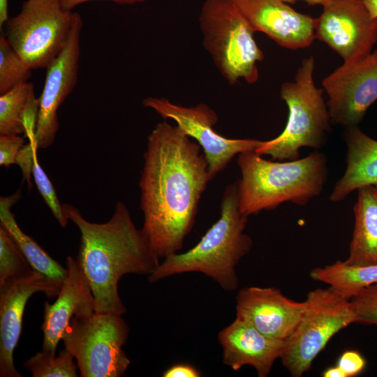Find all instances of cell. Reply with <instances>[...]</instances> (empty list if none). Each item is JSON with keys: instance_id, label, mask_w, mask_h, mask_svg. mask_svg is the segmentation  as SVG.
<instances>
[{"instance_id": "1", "label": "cell", "mask_w": 377, "mask_h": 377, "mask_svg": "<svg viewBox=\"0 0 377 377\" xmlns=\"http://www.w3.org/2000/svg\"><path fill=\"white\" fill-rule=\"evenodd\" d=\"M201 147L164 120L147 137L139 182L143 232L159 260L177 253L193 228L211 181Z\"/></svg>"}, {"instance_id": "35", "label": "cell", "mask_w": 377, "mask_h": 377, "mask_svg": "<svg viewBox=\"0 0 377 377\" xmlns=\"http://www.w3.org/2000/svg\"><path fill=\"white\" fill-rule=\"evenodd\" d=\"M322 376L324 377H345L343 371L337 365L325 369Z\"/></svg>"}, {"instance_id": "15", "label": "cell", "mask_w": 377, "mask_h": 377, "mask_svg": "<svg viewBox=\"0 0 377 377\" xmlns=\"http://www.w3.org/2000/svg\"><path fill=\"white\" fill-rule=\"evenodd\" d=\"M304 308V301L292 300L273 287H246L236 296V318L280 340H287L291 336Z\"/></svg>"}, {"instance_id": "38", "label": "cell", "mask_w": 377, "mask_h": 377, "mask_svg": "<svg viewBox=\"0 0 377 377\" xmlns=\"http://www.w3.org/2000/svg\"><path fill=\"white\" fill-rule=\"evenodd\" d=\"M377 188V186H376Z\"/></svg>"}, {"instance_id": "8", "label": "cell", "mask_w": 377, "mask_h": 377, "mask_svg": "<svg viewBox=\"0 0 377 377\" xmlns=\"http://www.w3.org/2000/svg\"><path fill=\"white\" fill-rule=\"evenodd\" d=\"M305 308L291 336L286 340L282 364L294 377L309 371L317 355L338 332L355 323L350 298L329 286L308 293Z\"/></svg>"}, {"instance_id": "20", "label": "cell", "mask_w": 377, "mask_h": 377, "mask_svg": "<svg viewBox=\"0 0 377 377\" xmlns=\"http://www.w3.org/2000/svg\"><path fill=\"white\" fill-rule=\"evenodd\" d=\"M355 224L349 253L343 262L348 265L377 264V188L367 186L357 190L353 207Z\"/></svg>"}, {"instance_id": "28", "label": "cell", "mask_w": 377, "mask_h": 377, "mask_svg": "<svg viewBox=\"0 0 377 377\" xmlns=\"http://www.w3.org/2000/svg\"><path fill=\"white\" fill-rule=\"evenodd\" d=\"M350 301L355 323L377 325V283L361 289Z\"/></svg>"}, {"instance_id": "29", "label": "cell", "mask_w": 377, "mask_h": 377, "mask_svg": "<svg viewBox=\"0 0 377 377\" xmlns=\"http://www.w3.org/2000/svg\"><path fill=\"white\" fill-rule=\"evenodd\" d=\"M24 140L20 135H0V165L9 168L16 163V158Z\"/></svg>"}, {"instance_id": "31", "label": "cell", "mask_w": 377, "mask_h": 377, "mask_svg": "<svg viewBox=\"0 0 377 377\" xmlns=\"http://www.w3.org/2000/svg\"><path fill=\"white\" fill-rule=\"evenodd\" d=\"M38 149L35 140H29L28 144L22 147L16 158V163L21 168L24 179L29 188L32 186L31 175L32 174L34 155Z\"/></svg>"}, {"instance_id": "10", "label": "cell", "mask_w": 377, "mask_h": 377, "mask_svg": "<svg viewBox=\"0 0 377 377\" xmlns=\"http://www.w3.org/2000/svg\"><path fill=\"white\" fill-rule=\"evenodd\" d=\"M144 106L158 113L165 120L175 121L188 136L201 147L208 163L211 180L223 171L237 155L254 151L263 141L251 138H228L213 128L218 121L216 112L205 103L185 107L165 98L147 97Z\"/></svg>"}, {"instance_id": "27", "label": "cell", "mask_w": 377, "mask_h": 377, "mask_svg": "<svg viewBox=\"0 0 377 377\" xmlns=\"http://www.w3.org/2000/svg\"><path fill=\"white\" fill-rule=\"evenodd\" d=\"M32 175L40 195L60 226L65 228L68 217L57 198L54 186L38 162L37 152L34 158Z\"/></svg>"}, {"instance_id": "32", "label": "cell", "mask_w": 377, "mask_h": 377, "mask_svg": "<svg viewBox=\"0 0 377 377\" xmlns=\"http://www.w3.org/2000/svg\"><path fill=\"white\" fill-rule=\"evenodd\" d=\"M163 377H198L200 372L193 367L186 364H175L168 369Z\"/></svg>"}, {"instance_id": "25", "label": "cell", "mask_w": 377, "mask_h": 377, "mask_svg": "<svg viewBox=\"0 0 377 377\" xmlns=\"http://www.w3.org/2000/svg\"><path fill=\"white\" fill-rule=\"evenodd\" d=\"M73 355L66 348L58 356L42 349L24 362V367L33 377H77V365Z\"/></svg>"}, {"instance_id": "6", "label": "cell", "mask_w": 377, "mask_h": 377, "mask_svg": "<svg viewBox=\"0 0 377 377\" xmlns=\"http://www.w3.org/2000/svg\"><path fill=\"white\" fill-rule=\"evenodd\" d=\"M202 45L225 80L231 85L240 79L258 80L257 63L264 54L256 32L229 0H205L199 15Z\"/></svg>"}, {"instance_id": "24", "label": "cell", "mask_w": 377, "mask_h": 377, "mask_svg": "<svg viewBox=\"0 0 377 377\" xmlns=\"http://www.w3.org/2000/svg\"><path fill=\"white\" fill-rule=\"evenodd\" d=\"M34 271L10 234L0 226V286L27 278Z\"/></svg>"}, {"instance_id": "34", "label": "cell", "mask_w": 377, "mask_h": 377, "mask_svg": "<svg viewBox=\"0 0 377 377\" xmlns=\"http://www.w3.org/2000/svg\"><path fill=\"white\" fill-rule=\"evenodd\" d=\"M8 18V0H0V28Z\"/></svg>"}, {"instance_id": "21", "label": "cell", "mask_w": 377, "mask_h": 377, "mask_svg": "<svg viewBox=\"0 0 377 377\" xmlns=\"http://www.w3.org/2000/svg\"><path fill=\"white\" fill-rule=\"evenodd\" d=\"M21 198V188L9 196L0 198V226L3 227L34 270L44 274L61 288L68 276V269L51 258L31 237L18 226L10 208Z\"/></svg>"}, {"instance_id": "9", "label": "cell", "mask_w": 377, "mask_h": 377, "mask_svg": "<svg viewBox=\"0 0 377 377\" xmlns=\"http://www.w3.org/2000/svg\"><path fill=\"white\" fill-rule=\"evenodd\" d=\"M128 333L121 315L95 313L87 319L72 318L61 340L82 377H121L131 364L122 349Z\"/></svg>"}, {"instance_id": "36", "label": "cell", "mask_w": 377, "mask_h": 377, "mask_svg": "<svg viewBox=\"0 0 377 377\" xmlns=\"http://www.w3.org/2000/svg\"><path fill=\"white\" fill-rule=\"evenodd\" d=\"M364 3L373 17H377V0H364Z\"/></svg>"}, {"instance_id": "16", "label": "cell", "mask_w": 377, "mask_h": 377, "mask_svg": "<svg viewBox=\"0 0 377 377\" xmlns=\"http://www.w3.org/2000/svg\"><path fill=\"white\" fill-rule=\"evenodd\" d=\"M59 290L44 274L36 270L27 278L0 286L1 377L22 376L15 366L13 353L20 337L28 300L38 292L52 298Z\"/></svg>"}, {"instance_id": "30", "label": "cell", "mask_w": 377, "mask_h": 377, "mask_svg": "<svg viewBox=\"0 0 377 377\" xmlns=\"http://www.w3.org/2000/svg\"><path fill=\"white\" fill-rule=\"evenodd\" d=\"M337 366L343 371L345 377H353L364 370L366 360L358 351L346 350L339 357Z\"/></svg>"}, {"instance_id": "18", "label": "cell", "mask_w": 377, "mask_h": 377, "mask_svg": "<svg viewBox=\"0 0 377 377\" xmlns=\"http://www.w3.org/2000/svg\"><path fill=\"white\" fill-rule=\"evenodd\" d=\"M218 339L224 364L234 371L251 365L259 377L269 374L286 346V340L269 337L238 318L219 332Z\"/></svg>"}, {"instance_id": "4", "label": "cell", "mask_w": 377, "mask_h": 377, "mask_svg": "<svg viewBox=\"0 0 377 377\" xmlns=\"http://www.w3.org/2000/svg\"><path fill=\"white\" fill-rule=\"evenodd\" d=\"M247 221L248 216L239 209L237 184H230L223 192L219 219L200 242L184 253L164 258L148 281L156 283L175 274L200 272L224 290H235L239 286L236 266L252 246L251 237L244 232Z\"/></svg>"}, {"instance_id": "23", "label": "cell", "mask_w": 377, "mask_h": 377, "mask_svg": "<svg viewBox=\"0 0 377 377\" xmlns=\"http://www.w3.org/2000/svg\"><path fill=\"white\" fill-rule=\"evenodd\" d=\"M310 276L337 289L350 299L361 289L377 283V264L353 266L337 261L313 269Z\"/></svg>"}, {"instance_id": "13", "label": "cell", "mask_w": 377, "mask_h": 377, "mask_svg": "<svg viewBox=\"0 0 377 377\" xmlns=\"http://www.w3.org/2000/svg\"><path fill=\"white\" fill-rule=\"evenodd\" d=\"M82 28V20L79 15L64 49L46 68L34 133L38 149H46L53 144L59 128L57 110L76 85Z\"/></svg>"}, {"instance_id": "3", "label": "cell", "mask_w": 377, "mask_h": 377, "mask_svg": "<svg viewBox=\"0 0 377 377\" xmlns=\"http://www.w3.org/2000/svg\"><path fill=\"white\" fill-rule=\"evenodd\" d=\"M241 179L239 206L246 216L272 210L283 202L306 205L324 189L328 177L325 155L314 151L293 161H274L254 151L237 155Z\"/></svg>"}, {"instance_id": "37", "label": "cell", "mask_w": 377, "mask_h": 377, "mask_svg": "<svg viewBox=\"0 0 377 377\" xmlns=\"http://www.w3.org/2000/svg\"><path fill=\"white\" fill-rule=\"evenodd\" d=\"M282 1L288 4H294L297 3L298 1H303L310 6H314V5L323 6L327 1V0H282Z\"/></svg>"}, {"instance_id": "14", "label": "cell", "mask_w": 377, "mask_h": 377, "mask_svg": "<svg viewBox=\"0 0 377 377\" xmlns=\"http://www.w3.org/2000/svg\"><path fill=\"white\" fill-rule=\"evenodd\" d=\"M255 31L282 47L297 50L315 40L314 18L296 11L282 0H229Z\"/></svg>"}, {"instance_id": "17", "label": "cell", "mask_w": 377, "mask_h": 377, "mask_svg": "<svg viewBox=\"0 0 377 377\" xmlns=\"http://www.w3.org/2000/svg\"><path fill=\"white\" fill-rule=\"evenodd\" d=\"M68 276L57 298L44 305L42 349L56 353L57 346L72 318L87 319L95 312V299L83 269L77 259L66 258Z\"/></svg>"}, {"instance_id": "19", "label": "cell", "mask_w": 377, "mask_h": 377, "mask_svg": "<svg viewBox=\"0 0 377 377\" xmlns=\"http://www.w3.org/2000/svg\"><path fill=\"white\" fill-rule=\"evenodd\" d=\"M343 138L347 147L346 168L330 196L333 202L343 200L361 187L377 186V140L358 126L346 128Z\"/></svg>"}, {"instance_id": "11", "label": "cell", "mask_w": 377, "mask_h": 377, "mask_svg": "<svg viewBox=\"0 0 377 377\" xmlns=\"http://www.w3.org/2000/svg\"><path fill=\"white\" fill-rule=\"evenodd\" d=\"M314 18L316 38L336 52L343 61L362 59L377 43V17L364 0H327Z\"/></svg>"}, {"instance_id": "26", "label": "cell", "mask_w": 377, "mask_h": 377, "mask_svg": "<svg viewBox=\"0 0 377 377\" xmlns=\"http://www.w3.org/2000/svg\"><path fill=\"white\" fill-rule=\"evenodd\" d=\"M32 69L15 51L4 35L0 36V95L29 82Z\"/></svg>"}, {"instance_id": "22", "label": "cell", "mask_w": 377, "mask_h": 377, "mask_svg": "<svg viewBox=\"0 0 377 377\" xmlns=\"http://www.w3.org/2000/svg\"><path fill=\"white\" fill-rule=\"evenodd\" d=\"M39 100L27 82L0 95V135L25 133L34 138Z\"/></svg>"}, {"instance_id": "33", "label": "cell", "mask_w": 377, "mask_h": 377, "mask_svg": "<svg viewBox=\"0 0 377 377\" xmlns=\"http://www.w3.org/2000/svg\"><path fill=\"white\" fill-rule=\"evenodd\" d=\"M64 6L72 10L75 7L85 2L91 1H110L119 4H135L143 3L146 0H61Z\"/></svg>"}, {"instance_id": "7", "label": "cell", "mask_w": 377, "mask_h": 377, "mask_svg": "<svg viewBox=\"0 0 377 377\" xmlns=\"http://www.w3.org/2000/svg\"><path fill=\"white\" fill-rule=\"evenodd\" d=\"M79 15L61 0H26L3 24V35L32 70L47 68L64 49Z\"/></svg>"}, {"instance_id": "2", "label": "cell", "mask_w": 377, "mask_h": 377, "mask_svg": "<svg viewBox=\"0 0 377 377\" xmlns=\"http://www.w3.org/2000/svg\"><path fill=\"white\" fill-rule=\"evenodd\" d=\"M63 207L80 232L77 260L94 295L95 312L122 316L126 309L118 293L119 280L127 274L150 275L159 260L151 253L124 202H117L111 218L101 223L86 220L72 205Z\"/></svg>"}, {"instance_id": "5", "label": "cell", "mask_w": 377, "mask_h": 377, "mask_svg": "<svg viewBox=\"0 0 377 377\" xmlns=\"http://www.w3.org/2000/svg\"><path fill=\"white\" fill-rule=\"evenodd\" d=\"M314 57L304 58L294 80L281 84L280 96L288 108L286 125L277 137L263 141L256 153L273 160L293 161L299 158L302 148L318 149L325 145L332 121L323 90L314 82Z\"/></svg>"}, {"instance_id": "12", "label": "cell", "mask_w": 377, "mask_h": 377, "mask_svg": "<svg viewBox=\"0 0 377 377\" xmlns=\"http://www.w3.org/2000/svg\"><path fill=\"white\" fill-rule=\"evenodd\" d=\"M332 124L357 126L377 101V49L343 64L322 80Z\"/></svg>"}]
</instances>
